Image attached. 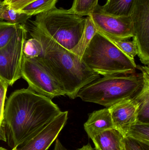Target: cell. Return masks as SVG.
Masks as SVG:
<instances>
[{"instance_id": "6da1fadb", "label": "cell", "mask_w": 149, "mask_h": 150, "mask_svg": "<svg viewBox=\"0 0 149 150\" xmlns=\"http://www.w3.org/2000/svg\"><path fill=\"white\" fill-rule=\"evenodd\" d=\"M52 99L29 88L11 93L4 106L7 142L15 149L35 136L61 112Z\"/></svg>"}, {"instance_id": "7a4b0ae2", "label": "cell", "mask_w": 149, "mask_h": 150, "mask_svg": "<svg viewBox=\"0 0 149 150\" xmlns=\"http://www.w3.org/2000/svg\"><path fill=\"white\" fill-rule=\"evenodd\" d=\"M31 23L27 30L32 38L40 41L43 47V53L37 58L70 98H77L81 88L100 77V75L89 69L78 56Z\"/></svg>"}, {"instance_id": "3957f363", "label": "cell", "mask_w": 149, "mask_h": 150, "mask_svg": "<svg viewBox=\"0 0 149 150\" xmlns=\"http://www.w3.org/2000/svg\"><path fill=\"white\" fill-rule=\"evenodd\" d=\"M142 73L104 76L81 88L78 94L83 101L110 107L120 101L135 98L143 90Z\"/></svg>"}, {"instance_id": "277c9868", "label": "cell", "mask_w": 149, "mask_h": 150, "mask_svg": "<svg viewBox=\"0 0 149 150\" xmlns=\"http://www.w3.org/2000/svg\"><path fill=\"white\" fill-rule=\"evenodd\" d=\"M81 62L92 71L103 76L136 73L134 59L97 32L84 52Z\"/></svg>"}, {"instance_id": "5b68a950", "label": "cell", "mask_w": 149, "mask_h": 150, "mask_svg": "<svg viewBox=\"0 0 149 150\" xmlns=\"http://www.w3.org/2000/svg\"><path fill=\"white\" fill-rule=\"evenodd\" d=\"M85 19L70 9L55 7L37 15L35 21L31 22L60 46L71 51L82 36Z\"/></svg>"}, {"instance_id": "8992f818", "label": "cell", "mask_w": 149, "mask_h": 150, "mask_svg": "<svg viewBox=\"0 0 149 150\" xmlns=\"http://www.w3.org/2000/svg\"><path fill=\"white\" fill-rule=\"evenodd\" d=\"M21 75L28 83V88L38 94L51 99L66 95L57 80L37 58L23 56Z\"/></svg>"}, {"instance_id": "52a82bcc", "label": "cell", "mask_w": 149, "mask_h": 150, "mask_svg": "<svg viewBox=\"0 0 149 150\" xmlns=\"http://www.w3.org/2000/svg\"><path fill=\"white\" fill-rule=\"evenodd\" d=\"M24 25L20 24L14 38L8 45L0 49V79L9 86L22 77L23 45L27 39Z\"/></svg>"}, {"instance_id": "ba28073f", "label": "cell", "mask_w": 149, "mask_h": 150, "mask_svg": "<svg viewBox=\"0 0 149 150\" xmlns=\"http://www.w3.org/2000/svg\"><path fill=\"white\" fill-rule=\"evenodd\" d=\"M99 4L89 16L97 31L110 38L129 40L134 37L132 19L129 16H117L103 12Z\"/></svg>"}, {"instance_id": "9c48e42d", "label": "cell", "mask_w": 149, "mask_h": 150, "mask_svg": "<svg viewBox=\"0 0 149 150\" xmlns=\"http://www.w3.org/2000/svg\"><path fill=\"white\" fill-rule=\"evenodd\" d=\"M134 28L133 40L138 56L145 66L149 65V0H137L130 16Z\"/></svg>"}, {"instance_id": "30bf717a", "label": "cell", "mask_w": 149, "mask_h": 150, "mask_svg": "<svg viewBox=\"0 0 149 150\" xmlns=\"http://www.w3.org/2000/svg\"><path fill=\"white\" fill-rule=\"evenodd\" d=\"M68 112H61L35 136L11 150H48L66 124Z\"/></svg>"}, {"instance_id": "8fae6325", "label": "cell", "mask_w": 149, "mask_h": 150, "mask_svg": "<svg viewBox=\"0 0 149 150\" xmlns=\"http://www.w3.org/2000/svg\"><path fill=\"white\" fill-rule=\"evenodd\" d=\"M139 103L135 99L120 101L108 108L114 128L123 137L132 125L138 121Z\"/></svg>"}, {"instance_id": "7c38bea8", "label": "cell", "mask_w": 149, "mask_h": 150, "mask_svg": "<svg viewBox=\"0 0 149 150\" xmlns=\"http://www.w3.org/2000/svg\"><path fill=\"white\" fill-rule=\"evenodd\" d=\"M84 126L88 137L91 139L100 132L114 129L111 114L107 108L90 114Z\"/></svg>"}, {"instance_id": "4fadbf2b", "label": "cell", "mask_w": 149, "mask_h": 150, "mask_svg": "<svg viewBox=\"0 0 149 150\" xmlns=\"http://www.w3.org/2000/svg\"><path fill=\"white\" fill-rule=\"evenodd\" d=\"M124 137L115 129L102 131L92 139L94 150H125Z\"/></svg>"}, {"instance_id": "5bb4252c", "label": "cell", "mask_w": 149, "mask_h": 150, "mask_svg": "<svg viewBox=\"0 0 149 150\" xmlns=\"http://www.w3.org/2000/svg\"><path fill=\"white\" fill-rule=\"evenodd\" d=\"M137 0H107L100 6L101 10L109 15L117 16H129Z\"/></svg>"}, {"instance_id": "9a60e30c", "label": "cell", "mask_w": 149, "mask_h": 150, "mask_svg": "<svg viewBox=\"0 0 149 150\" xmlns=\"http://www.w3.org/2000/svg\"><path fill=\"white\" fill-rule=\"evenodd\" d=\"M97 32L91 17L89 16L86 17L85 28L82 36L77 45L70 52L78 56L81 60L85 50Z\"/></svg>"}, {"instance_id": "2e32d148", "label": "cell", "mask_w": 149, "mask_h": 150, "mask_svg": "<svg viewBox=\"0 0 149 150\" xmlns=\"http://www.w3.org/2000/svg\"><path fill=\"white\" fill-rule=\"evenodd\" d=\"M124 138L133 139L149 145V123L137 121L130 127Z\"/></svg>"}, {"instance_id": "e0dca14e", "label": "cell", "mask_w": 149, "mask_h": 150, "mask_svg": "<svg viewBox=\"0 0 149 150\" xmlns=\"http://www.w3.org/2000/svg\"><path fill=\"white\" fill-rule=\"evenodd\" d=\"M57 1V0H36L19 11L31 16H37L56 7Z\"/></svg>"}, {"instance_id": "ac0fdd59", "label": "cell", "mask_w": 149, "mask_h": 150, "mask_svg": "<svg viewBox=\"0 0 149 150\" xmlns=\"http://www.w3.org/2000/svg\"><path fill=\"white\" fill-rule=\"evenodd\" d=\"M31 16L20 11L15 10L6 5L1 14L0 21H3L14 24H22L26 22Z\"/></svg>"}, {"instance_id": "d6986e66", "label": "cell", "mask_w": 149, "mask_h": 150, "mask_svg": "<svg viewBox=\"0 0 149 150\" xmlns=\"http://www.w3.org/2000/svg\"><path fill=\"white\" fill-rule=\"evenodd\" d=\"M20 24L0 21V49L6 46L14 38Z\"/></svg>"}, {"instance_id": "ffe728a7", "label": "cell", "mask_w": 149, "mask_h": 150, "mask_svg": "<svg viewBox=\"0 0 149 150\" xmlns=\"http://www.w3.org/2000/svg\"><path fill=\"white\" fill-rule=\"evenodd\" d=\"M98 4V0H74L71 11L79 16H90Z\"/></svg>"}, {"instance_id": "44dd1931", "label": "cell", "mask_w": 149, "mask_h": 150, "mask_svg": "<svg viewBox=\"0 0 149 150\" xmlns=\"http://www.w3.org/2000/svg\"><path fill=\"white\" fill-rule=\"evenodd\" d=\"M23 54L24 57L28 59L37 58L43 53V47L39 40L32 38L26 39L23 45Z\"/></svg>"}, {"instance_id": "7402d4cb", "label": "cell", "mask_w": 149, "mask_h": 150, "mask_svg": "<svg viewBox=\"0 0 149 150\" xmlns=\"http://www.w3.org/2000/svg\"><path fill=\"white\" fill-rule=\"evenodd\" d=\"M108 38L122 52L132 59H134V58L138 54L137 46L134 40L129 41V40L115 39L110 38Z\"/></svg>"}, {"instance_id": "603a6c76", "label": "cell", "mask_w": 149, "mask_h": 150, "mask_svg": "<svg viewBox=\"0 0 149 150\" xmlns=\"http://www.w3.org/2000/svg\"><path fill=\"white\" fill-rule=\"evenodd\" d=\"M8 85L0 79V126L3 127L5 100Z\"/></svg>"}, {"instance_id": "cb8c5ba5", "label": "cell", "mask_w": 149, "mask_h": 150, "mask_svg": "<svg viewBox=\"0 0 149 150\" xmlns=\"http://www.w3.org/2000/svg\"><path fill=\"white\" fill-rule=\"evenodd\" d=\"M125 150H149V145L133 139L124 138Z\"/></svg>"}, {"instance_id": "d4e9b609", "label": "cell", "mask_w": 149, "mask_h": 150, "mask_svg": "<svg viewBox=\"0 0 149 150\" xmlns=\"http://www.w3.org/2000/svg\"><path fill=\"white\" fill-rule=\"evenodd\" d=\"M35 1L36 0H5L3 2L4 4L13 9L19 11Z\"/></svg>"}, {"instance_id": "484cf974", "label": "cell", "mask_w": 149, "mask_h": 150, "mask_svg": "<svg viewBox=\"0 0 149 150\" xmlns=\"http://www.w3.org/2000/svg\"><path fill=\"white\" fill-rule=\"evenodd\" d=\"M53 150H68L61 143L58 138L55 140V145Z\"/></svg>"}, {"instance_id": "4316f807", "label": "cell", "mask_w": 149, "mask_h": 150, "mask_svg": "<svg viewBox=\"0 0 149 150\" xmlns=\"http://www.w3.org/2000/svg\"><path fill=\"white\" fill-rule=\"evenodd\" d=\"M0 141L5 142H7L5 129L3 126H0Z\"/></svg>"}, {"instance_id": "83f0119b", "label": "cell", "mask_w": 149, "mask_h": 150, "mask_svg": "<svg viewBox=\"0 0 149 150\" xmlns=\"http://www.w3.org/2000/svg\"><path fill=\"white\" fill-rule=\"evenodd\" d=\"M75 150H94V149L92 147L90 144H87L86 145H84L81 148L77 149Z\"/></svg>"}, {"instance_id": "f1b7e54d", "label": "cell", "mask_w": 149, "mask_h": 150, "mask_svg": "<svg viewBox=\"0 0 149 150\" xmlns=\"http://www.w3.org/2000/svg\"><path fill=\"white\" fill-rule=\"evenodd\" d=\"M5 6H6V4L3 5V6H0V17H1V14H2L4 8H5Z\"/></svg>"}, {"instance_id": "f546056e", "label": "cell", "mask_w": 149, "mask_h": 150, "mask_svg": "<svg viewBox=\"0 0 149 150\" xmlns=\"http://www.w3.org/2000/svg\"><path fill=\"white\" fill-rule=\"evenodd\" d=\"M4 5H5V4L3 3V1H0V6H3Z\"/></svg>"}, {"instance_id": "4dcf8cb0", "label": "cell", "mask_w": 149, "mask_h": 150, "mask_svg": "<svg viewBox=\"0 0 149 150\" xmlns=\"http://www.w3.org/2000/svg\"><path fill=\"white\" fill-rule=\"evenodd\" d=\"M0 150H8L6 149H4V148H2V147H0Z\"/></svg>"}, {"instance_id": "1f68e13d", "label": "cell", "mask_w": 149, "mask_h": 150, "mask_svg": "<svg viewBox=\"0 0 149 150\" xmlns=\"http://www.w3.org/2000/svg\"><path fill=\"white\" fill-rule=\"evenodd\" d=\"M5 1V0H3V1Z\"/></svg>"}, {"instance_id": "d6a6232c", "label": "cell", "mask_w": 149, "mask_h": 150, "mask_svg": "<svg viewBox=\"0 0 149 150\" xmlns=\"http://www.w3.org/2000/svg\"></svg>"}]
</instances>
